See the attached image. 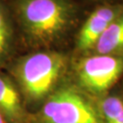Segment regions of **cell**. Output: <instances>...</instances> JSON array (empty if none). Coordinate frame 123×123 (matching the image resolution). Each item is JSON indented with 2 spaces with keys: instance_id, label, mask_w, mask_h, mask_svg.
<instances>
[{
  "instance_id": "cell-9",
  "label": "cell",
  "mask_w": 123,
  "mask_h": 123,
  "mask_svg": "<svg viewBox=\"0 0 123 123\" xmlns=\"http://www.w3.org/2000/svg\"><path fill=\"white\" fill-rule=\"evenodd\" d=\"M98 111L102 123H123V98L117 95L104 97Z\"/></svg>"
},
{
  "instance_id": "cell-10",
  "label": "cell",
  "mask_w": 123,
  "mask_h": 123,
  "mask_svg": "<svg viewBox=\"0 0 123 123\" xmlns=\"http://www.w3.org/2000/svg\"><path fill=\"white\" fill-rule=\"evenodd\" d=\"M0 123H7L6 121V119H5V118L3 117V115L0 113Z\"/></svg>"
},
{
  "instance_id": "cell-2",
  "label": "cell",
  "mask_w": 123,
  "mask_h": 123,
  "mask_svg": "<svg viewBox=\"0 0 123 123\" xmlns=\"http://www.w3.org/2000/svg\"><path fill=\"white\" fill-rule=\"evenodd\" d=\"M67 57L54 50H42L15 59L9 67L26 105L44 102L58 87L67 69Z\"/></svg>"
},
{
  "instance_id": "cell-4",
  "label": "cell",
  "mask_w": 123,
  "mask_h": 123,
  "mask_svg": "<svg viewBox=\"0 0 123 123\" xmlns=\"http://www.w3.org/2000/svg\"><path fill=\"white\" fill-rule=\"evenodd\" d=\"M123 74V57L93 54L76 63L79 88L94 96L105 94Z\"/></svg>"
},
{
  "instance_id": "cell-6",
  "label": "cell",
  "mask_w": 123,
  "mask_h": 123,
  "mask_svg": "<svg viewBox=\"0 0 123 123\" xmlns=\"http://www.w3.org/2000/svg\"><path fill=\"white\" fill-rule=\"evenodd\" d=\"M0 113L7 123H31L18 86L7 75L0 72Z\"/></svg>"
},
{
  "instance_id": "cell-8",
  "label": "cell",
  "mask_w": 123,
  "mask_h": 123,
  "mask_svg": "<svg viewBox=\"0 0 123 123\" xmlns=\"http://www.w3.org/2000/svg\"><path fill=\"white\" fill-rule=\"evenodd\" d=\"M16 26L8 4L0 0V68L10 60L14 52Z\"/></svg>"
},
{
  "instance_id": "cell-3",
  "label": "cell",
  "mask_w": 123,
  "mask_h": 123,
  "mask_svg": "<svg viewBox=\"0 0 123 123\" xmlns=\"http://www.w3.org/2000/svg\"><path fill=\"white\" fill-rule=\"evenodd\" d=\"M35 123H102L99 111L79 87L64 84L43 102Z\"/></svg>"
},
{
  "instance_id": "cell-1",
  "label": "cell",
  "mask_w": 123,
  "mask_h": 123,
  "mask_svg": "<svg viewBox=\"0 0 123 123\" xmlns=\"http://www.w3.org/2000/svg\"><path fill=\"white\" fill-rule=\"evenodd\" d=\"M9 7L24 40L33 47H49L74 27L78 9L72 0H11Z\"/></svg>"
},
{
  "instance_id": "cell-7",
  "label": "cell",
  "mask_w": 123,
  "mask_h": 123,
  "mask_svg": "<svg viewBox=\"0 0 123 123\" xmlns=\"http://www.w3.org/2000/svg\"><path fill=\"white\" fill-rule=\"evenodd\" d=\"M92 51L98 55L123 57V9L100 36Z\"/></svg>"
},
{
  "instance_id": "cell-5",
  "label": "cell",
  "mask_w": 123,
  "mask_h": 123,
  "mask_svg": "<svg viewBox=\"0 0 123 123\" xmlns=\"http://www.w3.org/2000/svg\"><path fill=\"white\" fill-rule=\"evenodd\" d=\"M122 9L123 5L105 6L95 9L79 29L76 41L77 51L87 53L93 50L100 36Z\"/></svg>"
}]
</instances>
